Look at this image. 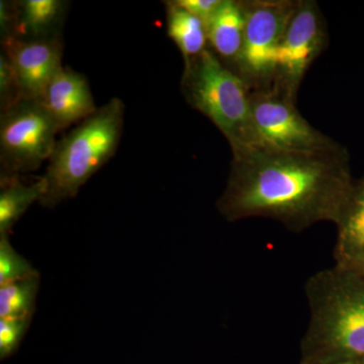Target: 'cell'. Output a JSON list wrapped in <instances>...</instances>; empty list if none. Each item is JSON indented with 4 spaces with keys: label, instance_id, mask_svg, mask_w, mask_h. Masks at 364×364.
Segmentation results:
<instances>
[{
    "label": "cell",
    "instance_id": "obj_1",
    "mask_svg": "<svg viewBox=\"0 0 364 364\" xmlns=\"http://www.w3.org/2000/svg\"><path fill=\"white\" fill-rule=\"evenodd\" d=\"M354 181L341 145L312 152L256 148L233 154L215 207L228 222L265 218L301 233L320 222L336 225Z\"/></svg>",
    "mask_w": 364,
    "mask_h": 364
},
{
    "label": "cell",
    "instance_id": "obj_2",
    "mask_svg": "<svg viewBox=\"0 0 364 364\" xmlns=\"http://www.w3.org/2000/svg\"><path fill=\"white\" fill-rule=\"evenodd\" d=\"M310 323L299 364H337L364 358V275L336 267L305 284Z\"/></svg>",
    "mask_w": 364,
    "mask_h": 364
},
{
    "label": "cell",
    "instance_id": "obj_3",
    "mask_svg": "<svg viewBox=\"0 0 364 364\" xmlns=\"http://www.w3.org/2000/svg\"><path fill=\"white\" fill-rule=\"evenodd\" d=\"M124 102L114 97L57 142L44 176L40 203L55 208L79 191L116 154L123 134Z\"/></svg>",
    "mask_w": 364,
    "mask_h": 364
},
{
    "label": "cell",
    "instance_id": "obj_4",
    "mask_svg": "<svg viewBox=\"0 0 364 364\" xmlns=\"http://www.w3.org/2000/svg\"><path fill=\"white\" fill-rule=\"evenodd\" d=\"M182 95L227 139L232 154L260 148L251 111V91L236 71L207 49L184 61Z\"/></svg>",
    "mask_w": 364,
    "mask_h": 364
},
{
    "label": "cell",
    "instance_id": "obj_5",
    "mask_svg": "<svg viewBox=\"0 0 364 364\" xmlns=\"http://www.w3.org/2000/svg\"><path fill=\"white\" fill-rule=\"evenodd\" d=\"M243 4L245 32L236 72L250 90H264L274 82L279 46L299 0H252Z\"/></svg>",
    "mask_w": 364,
    "mask_h": 364
},
{
    "label": "cell",
    "instance_id": "obj_6",
    "mask_svg": "<svg viewBox=\"0 0 364 364\" xmlns=\"http://www.w3.org/2000/svg\"><path fill=\"white\" fill-rule=\"evenodd\" d=\"M60 132L56 122L38 100H21L1 112V174L21 176L49 161Z\"/></svg>",
    "mask_w": 364,
    "mask_h": 364
},
{
    "label": "cell",
    "instance_id": "obj_7",
    "mask_svg": "<svg viewBox=\"0 0 364 364\" xmlns=\"http://www.w3.org/2000/svg\"><path fill=\"white\" fill-rule=\"evenodd\" d=\"M251 111L260 148L312 152L339 146L306 121L296 100L275 88L251 91Z\"/></svg>",
    "mask_w": 364,
    "mask_h": 364
},
{
    "label": "cell",
    "instance_id": "obj_8",
    "mask_svg": "<svg viewBox=\"0 0 364 364\" xmlns=\"http://www.w3.org/2000/svg\"><path fill=\"white\" fill-rule=\"evenodd\" d=\"M327 40L324 18L317 2L299 0L279 46L277 75L272 87L296 100L306 71L324 51Z\"/></svg>",
    "mask_w": 364,
    "mask_h": 364
},
{
    "label": "cell",
    "instance_id": "obj_9",
    "mask_svg": "<svg viewBox=\"0 0 364 364\" xmlns=\"http://www.w3.org/2000/svg\"><path fill=\"white\" fill-rule=\"evenodd\" d=\"M2 48L13 67L21 100H40L63 65L61 38L47 40H2Z\"/></svg>",
    "mask_w": 364,
    "mask_h": 364
},
{
    "label": "cell",
    "instance_id": "obj_10",
    "mask_svg": "<svg viewBox=\"0 0 364 364\" xmlns=\"http://www.w3.org/2000/svg\"><path fill=\"white\" fill-rule=\"evenodd\" d=\"M38 102L56 122L60 131L81 123L98 109L86 76L69 67H63L56 74Z\"/></svg>",
    "mask_w": 364,
    "mask_h": 364
},
{
    "label": "cell",
    "instance_id": "obj_11",
    "mask_svg": "<svg viewBox=\"0 0 364 364\" xmlns=\"http://www.w3.org/2000/svg\"><path fill=\"white\" fill-rule=\"evenodd\" d=\"M335 265L363 273L364 268V174L355 179L336 223Z\"/></svg>",
    "mask_w": 364,
    "mask_h": 364
},
{
    "label": "cell",
    "instance_id": "obj_12",
    "mask_svg": "<svg viewBox=\"0 0 364 364\" xmlns=\"http://www.w3.org/2000/svg\"><path fill=\"white\" fill-rule=\"evenodd\" d=\"M13 4L14 21L11 38L28 41L61 38L68 2L63 0H21Z\"/></svg>",
    "mask_w": 364,
    "mask_h": 364
},
{
    "label": "cell",
    "instance_id": "obj_13",
    "mask_svg": "<svg viewBox=\"0 0 364 364\" xmlns=\"http://www.w3.org/2000/svg\"><path fill=\"white\" fill-rule=\"evenodd\" d=\"M246 16L243 1L222 0L205 23L208 42L218 56L236 63L243 45Z\"/></svg>",
    "mask_w": 364,
    "mask_h": 364
},
{
    "label": "cell",
    "instance_id": "obj_14",
    "mask_svg": "<svg viewBox=\"0 0 364 364\" xmlns=\"http://www.w3.org/2000/svg\"><path fill=\"white\" fill-rule=\"evenodd\" d=\"M0 188V234L9 235L14 225L45 193V184L39 177L33 183H23L20 176L1 174Z\"/></svg>",
    "mask_w": 364,
    "mask_h": 364
},
{
    "label": "cell",
    "instance_id": "obj_15",
    "mask_svg": "<svg viewBox=\"0 0 364 364\" xmlns=\"http://www.w3.org/2000/svg\"><path fill=\"white\" fill-rule=\"evenodd\" d=\"M167 33L181 51L184 61L207 49L205 23L173 1L166 2Z\"/></svg>",
    "mask_w": 364,
    "mask_h": 364
},
{
    "label": "cell",
    "instance_id": "obj_16",
    "mask_svg": "<svg viewBox=\"0 0 364 364\" xmlns=\"http://www.w3.org/2000/svg\"><path fill=\"white\" fill-rule=\"evenodd\" d=\"M39 287V273L0 287V318H33Z\"/></svg>",
    "mask_w": 364,
    "mask_h": 364
},
{
    "label": "cell",
    "instance_id": "obj_17",
    "mask_svg": "<svg viewBox=\"0 0 364 364\" xmlns=\"http://www.w3.org/2000/svg\"><path fill=\"white\" fill-rule=\"evenodd\" d=\"M39 273L30 261L16 252L9 235L0 234V287Z\"/></svg>",
    "mask_w": 364,
    "mask_h": 364
},
{
    "label": "cell",
    "instance_id": "obj_18",
    "mask_svg": "<svg viewBox=\"0 0 364 364\" xmlns=\"http://www.w3.org/2000/svg\"><path fill=\"white\" fill-rule=\"evenodd\" d=\"M32 317L0 318V358H7L20 346Z\"/></svg>",
    "mask_w": 364,
    "mask_h": 364
},
{
    "label": "cell",
    "instance_id": "obj_19",
    "mask_svg": "<svg viewBox=\"0 0 364 364\" xmlns=\"http://www.w3.org/2000/svg\"><path fill=\"white\" fill-rule=\"evenodd\" d=\"M21 100L20 90L11 62L4 52L0 54V109L1 112Z\"/></svg>",
    "mask_w": 364,
    "mask_h": 364
},
{
    "label": "cell",
    "instance_id": "obj_20",
    "mask_svg": "<svg viewBox=\"0 0 364 364\" xmlns=\"http://www.w3.org/2000/svg\"><path fill=\"white\" fill-rule=\"evenodd\" d=\"M176 1L189 14L200 18L205 23L217 11L222 0H176Z\"/></svg>",
    "mask_w": 364,
    "mask_h": 364
},
{
    "label": "cell",
    "instance_id": "obj_21",
    "mask_svg": "<svg viewBox=\"0 0 364 364\" xmlns=\"http://www.w3.org/2000/svg\"><path fill=\"white\" fill-rule=\"evenodd\" d=\"M14 21V4L11 1H0V33L1 40L13 35Z\"/></svg>",
    "mask_w": 364,
    "mask_h": 364
},
{
    "label": "cell",
    "instance_id": "obj_22",
    "mask_svg": "<svg viewBox=\"0 0 364 364\" xmlns=\"http://www.w3.org/2000/svg\"><path fill=\"white\" fill-rule=\"evenodd\" d=\"M353 364H364V358L354 360Z\"/></svg>",
    "mask_w": 364,
    "mask_h": 364
},
{
    "label": "cell",
    "instance_id": "obj_23",
    "mask_svg": "<svg viewBox=\"0 0 364 364\" xmlns=\"http://www.w3.org/2000/svg\"><path fill=\"white\" fill-rule=\"evenodd\" d=\"M337 364H353V361H349V363H337Z\"/></svg>",
    "mask_w": 364,
    "mask_h": 364
},
{
    "label": "cell",
    "instance_id": "obj_24",
    "mask_svg": "<svg viewBox=\"0 0 364 364\" xmlns=\"http://www.w3.org/2000/svg\"><path fill=\"white\" fill-rule=\"evenodd\" d=\"M363 275H364V268H363Z\"/></svg>",
    "mask_w": 364,
    "mask_h": 364
}]
</instances>
